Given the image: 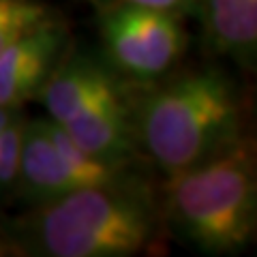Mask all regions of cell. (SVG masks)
<instances>
[{
	"label": "cell",
	"mask_w": 257,
	"mask_h": 257,
	"mask_svg": "<svg viewBox=\"0 0 257 257\" xmlns=\"http://www.w3.org/2000/svg\"><path fill=\"white\" fill-rule=\"evenodd\" d=\"M208 43L219 54L253 64L257 50V0H195Z\"/></svg>",
	"instance_id": "cell-9"
},
{
	"label": "cell",
	"mask_w": 257,
	"mask_h": 257,
	"mask_svg": "<svg viewBox=\"0 0 257 257\" xmlns=\"http://www.w3.org/2000/svg\"><path fill=\"white\" fill-rule=\"evenodd\" d=\"M50 18L54 13L43 0H0V52Z\"/></svg>",
	"instance_id": "cell-10"
},
{
	"label": "cell",
	"mask_w": 257,
	"mask_h": 257,
	"mask_svg": "<svg viewBox=\"0 0 257 257\" xmlns=\"http://www.w3.org/2000/svg\"><path fill=\"white\" fill-rule=\"evenodd\" d=\"M60 126L86 152L107 163L126 165L138 146L133 105L124 88L90 103Z\"/></svg>",
	"instance_id": "cell-6"
},
{
	"label": "cell",
	"mask_w": 257,
	"mask_h": 257,
	"mask_svg": "<svg viewBox=\"0 0 257 257\" xmlns=\"http://www.w3.org/2000/svg\"><path fill=\"white\" fill-rule=\"evenodd\" d=\"M133 122L138 146L174 176L242 138V101L221 69H199L146 92Z\"/></svg>",
	"instance_id": "cell-2"
},
{
	"label": "cell",
	"mask_w": 257,
	"mask_h": 257,
	"mask_svg": "<svg viewBox=\"0 0 257 257\" xmlns=\"http://www.w3.org/2000/svg\"><path fill=\"white\" fill-rule=\"evenodd\" d=\"M13 189H18L20 195L35 206L77 191L60 152L50 138L45 118L26 120L24 124L20 172Z\"/></svg>",
	"instance_id": "cell-8"
},
{
	"label": "cell",
	"mask_w": 257,
	"mask_h": 257,
	"mask_svg": "<svg viewBox=\"0 0 257 257\" xmlns=\"http://www.w3.org/2000/svg\"><path fill=\"white\" fill-rule=\"evenodd\" d=\"M167 178L161 214L184 242L208 255H231L253 240L257 176L251 142L244 135Z\"/></svg>",
	"instance_id": "cell-3"
},
{
	"label": "cell",
	"mask_w": 257,
	"mask_h": 257,
	"mask_svg": "<svg viewBox=\"0 0 257 257\" xmlns=\"http://www.w3.org/2000/svg\"><path fill=\"white\" fill-rule=\"evenodd\" d=\"M159 229L155 199L126 174L37 204L18 236L24 248L43 257H128L152 246Z\"/></svg>",
	"instance_id": "cell-1"
},
{
	"label": "cell",
	"mask_w": 257,
	"mask_h": 257,
	"mask_svg": "<svg viewBox=\"0 0 257 257\" xmlns=\"http://www.w3.org/2000/svg\"><path fill=\"white\" fill-rule=\"evenodd\" d=\"M99 26L107 64L135 82L167 75L187 47V30L176 11L118 0L103 13Z\"/></svg>",
	"instance_id": "cell-4"
},
{
	"label": "cell",
	"mask_w": 257,
	"mask_h": 257,
	"mask_svg": "<svg viewBox=\"0 0 257 257\" xmlns=\"http://www.w3.org/2000/svg\"><path fill=\"white\" fill-rule=\"evenodd\" d=\"M124 3H133V5H142V7H152V9L182 13V11H187L189 7L195 5V0H124Z\"/></svg>",
	"instance_id": "cell-12"
},
{
	"label": "cell",
	"mask_w": 257,
	"mask_h": 257,
	"mask_svg": "<svg viewBox=\"0 0 257 257\" xmlns=\"http://www.w3.org/2000/svg\"><path fill=\"white\" fill-rule=\"evenodd\" d=\"M24 124H26V118L22 116V109H18L0 131V193L11 191L18 180Z\"/></svg>",
	"instance_id": "cell-11"
},
{
	"label": "cell",
	"mask_w": 257,
	"mask_h": 257,
	"mask_svg": "<svg viewBox=\"0 0 257 257\" xmlns=\"http://www.w3.org/2000/svg\"><path fill=\"white\" fill-rule=\"evenodd\" d=\"M69 52V30L56 18L30 28L0 52V109H22L41 92Z\"/></svg>",
	"instance_id": "cell-5"
},
{
	"label": "cell",
	"mask_w": 257,
	"mask_h": 257,
	"mask_svg": "<svg viewBox=\"0 0 257 257\" xmlns=\"http://www.w3.org/2000/svg\"><path fill=\"white\" fill-rule=\"evenodd\" d=\"M15 111H18V109H0V131L7 126V122L13 118Z\"/></svg>",
	"instance_id": "cell-13"
},
{
	"label": "cell",
	"mask_w": 257,
	"mask_h": 257,
	"mask_svg": "<svg viewBox=\"0 0 257 257\" xmlns=\"http://www.w3.org/2000/svg\"><path fill=\"white\" fill-rule=\"evenodd\" d=\"M122 82L114 69L86 54H64L54 73L41 88L47 118L54 122H67L77 111L111 92L122 90Z\"/></svg>",
	"instance_id": "cell-7"
}]
</instances>
